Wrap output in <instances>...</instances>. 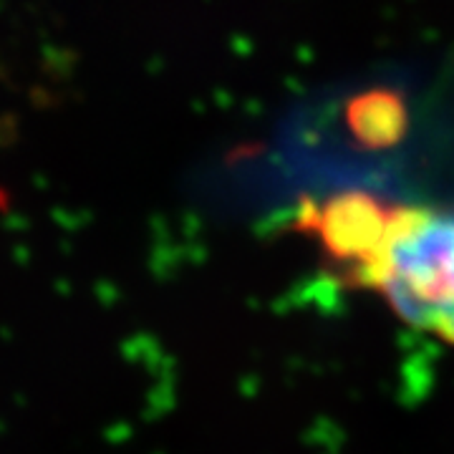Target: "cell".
Here are the masks:
<instances>
[{
    "label": "cell",
    "mask_w": 454,
    "mask_h": 454,
    "mask_svg": "<svg viewBox=\"0 0 454 454\" xmlns=\"http://www.w3.org/2000/svg\"><path fill=\"white\" fill-rule=\"evenodd\" d=\"M361 283L409 325L454 343V210H394Z\"/></svg>",
    "instance_id": "6da1fadb"
},
{
    "label": "cell",
    "mask_w": 454,
    "mask_h": 454,
    "mask_svg": "<svg viewBox=\"0 0 454 454\" xmlns=\"http://www.w3.org/2000/svg\"><path fill=\"white\" fill-rule=\"evenodd\" d=\"M394 210H384L372 197H339L318 212L316 225L328 250L340 260L354 262V273L361 280L373 255L387 238Z\"/></svg>",
    "instance_id": "7a4b0ae2"
}]
</instances>
